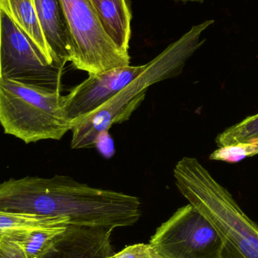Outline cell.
<instances>
[{"instance_id":"cell-7","label":"cell","mask_w":258,"mask_h":258,"mask_svg":"<svg viewBox=\"0 0 258 258\" xmlns=\"http://www.w3.org/2000/svg\"><path fill=\"white\" fill-rule=\"evenodd\" d=\"M146 68L147 64L129 65L101 74H89L86 80L63 96L65 113L72 127L76 121L90 114L113 98L141 75Z\"/></svg>"},{"instance_id":"cell-4","label":"cell","mask_w":258,"mask_h":258,"mask_svg":"<svg viewBox=\"0 0 258 258\" xmlns=\"http://www.w3.org/2000/svg\"><path fill=\"white\" fill-rule=\"evenodd\" d=\"M61 3L71 31L74 68L91 74L130 65V56L109 37L89 0Z\"/></svg>"},{"instance_id":"cell-6","label":"cell","mask_w":258,"mask_h":258,"mask_svg":"<svg viewBox=\"0 0 258 258\" xmlns=\"http://www.w3.org/2000/svg\"><path fill=\"white\" fill-rule=\"evenodd\" d=\"M63 69L51 64L28 36L0 11V78L60 90Z\"/></svg>"},{"instance_id":"cell-12","label":"cell","mask_w":258,"mask_h":258,"mask_svg":"<svg viewBox=\"0 0 258 258\" xmlns=\"http://www.w3.org/2000/svg\"><path fill=\"white\" fill-rule=\"evenodd\" d=\"M63 225H70L69 221L63 218H49L32 214L0 212V239Z\"/></svg>"},{"instance_id":"cell-10","label":"cell","mask_w":258,"mask_h":258,"mask_svg":"<svg viewBox=\"0 0 258 258\" xmlns=\"http://www.w3.org/2000/svg\"><path fill=\"white\" fill-rule=\"evenodd\" d=\"M109 37L129 54L132 14L126 0H89Z\"/></svg>"},{"instance_id":"cell-17","label":"cell","mask_w":258,"mask_h":258,"mask_svg":"<svg viewBox=\"0 0 258 258\" xmlns=\"http://www.w3.org/2000/svg\"><path fill=\"white\" fill-rule=\"evenodd\" d=\"M1 258H28L22 247L10 238L0 239Z\"/></svg>"},{"instance_id":"cell-5","label":"cell","mask_w":258,"mask_h":258,"mask_svg":"<svg viewBox=\"0 0 258 258\" xmlns=\"http://www.w3.org/2000/svg\"><path fill=\"white\" fill-rule=\"evenodd\" d=\"M150 244L162 258H221L224 248L215 227L190 204L163 223Z\"/></svg>"},{"instance_id":"cell-18","label":"cell","mask_w":258,"mask_h":258,"mask_svg":"<svg viewBox=\"0 0 258 258\" xmlns=\"http://www.w3.org/2000/svg\"><path fill=\"white\" fill-rule=\"evenodd\" d=\"M182 1L203 2V0H182Z\"/></svg>"},{"instance_id":"cell-8","label":"cell","mask_w":258,"mask_h":258,"mask_svg":"<svg viewBox=\"0 0 258 258\" xmlns=\"http://www.w3.org/2000/svg\"><path fill=\"white\" fill-rule=\"evenodd\" d=\"M113 229L100 226L70 224L43 258H108L114 254Z\"/></svg>"},{"instance_id":"cell-19","label":"cell","mask_w":258,"mask_h":258,"mask_svg":"<svg viewBox=\"0 0 258 258\" xmlns=\"http://www.w3.org/2000/svg\"><path fill=\"white\" fill-rule=\"evenodd\" d=\"M0 258H1V255H0Z\"/></svg>"},{"instance_id":"cell-1","label":"cell","mask_w":258,"mask_h":258,"mask_svg":"<svg viewBox=\"0 0 258 258\" xmlns=\"http://www.w3.org/2000/svg\"><path fill=\"white\" fill-rule=\"evenodd\" d=\"M215 21L194 26L187 33L168 45L157 57L147 63L145 71L132 80L119 93L90 114L73 124L72 149L96 147L101 136L113 124L128 120L141 105L147 89L159 82L178 76L189 57L205 42L200 36Z\"/></svg>"},{"instance_id":"cell-11","label":"cell","mask_w":258,"mask_h":258,"mask_svg":"<svg viewBox=\"0 0 258 258\" xmlns=\"http://www.w3.org/2000/svg\"><path fill=\"white\" fill-rule=\"evenodd\" d=\"M0 11L4 12L28 36L51 64L56 65L51 60L45 43L39 25L34 0H0Z\"/></svg>"},{"instance_id":"cell-16","label":"cell","mask_w":258,"mask_h":258,"mask_svg":"<svg viewBox=\"0 0 258 258\" xmlns=\"http://www.w3.org/2000/svg\"><path fill=\"white\" fill-rule=\"evenodd\" d=\"M108 258H162L150 244L129 245Z\"/></svg>"},{"instance_id":"cell-13","label":"cell","mask_w":258,"mask_h":258,"mask_svg":"<svg viewBox=\"0 0 258 258\" xmlns=\"http://www.w3.org/2000/svg\"><path fill=\"white\" fill-rule=\"evenodd\" d=\"M69 225L58 226L34 230L14 237L28 258H43L50 251L57 238L66 231Z\"/></svg>"},{"instance_id":"cell-2","label":"cell","mask_w":258,"mask_h":258,"mask_svg":"<svg viewBox=\"0 0 258 258\" xmlns=\"http://www.w3.org/2000/svg\"><path fill=\"white\" fill-rule=\"evenodd\" d=\"M174 177L180 194L221 236V258H258L257 226L198 159L182 158L174 166Z\"/></svg>"},{"instance_id":"cell-15","label":"cell","mask_w":258,"mask_h":258,"mask_svg":"<svg viewBox=\"0 0 258 258\" xmlns=\"http://www.w3.org/2000/svg\"><path fill=\"white\" fill-rule=\"evenodd\" d=\"M258 154V143L238 144L219 147L211 154L212 160L237 162Z\"/></svg>"},{"instance_id":"cell-9","label":"cell","mask_w":258,"mask_h":258,"mask_svg":"<svg viewBox=\"0 0 258 258\" xmlns=\"http://www.w3.org/2000/svg\"><path fill=\"white\" fill-rule=\"evenodd\" d=\"M34 4L51 60L63 68L72 60L73 45L61 0H34Z\"/></svg>"},{"instance_id":"cell-3","label":"cell","mask_w":258,"mask_h":258,"mask_svg":"<svg viewBox=\"0 0 258 258\" xmlns=\"http://www.w3.org/2000/svg\"><path fill=\"white\" fill-rule=\"evenodd\" d=\"M0 124L5 133L26 144L60 140L72 129L60 90L1 78Z\"/></svg>"},{"instance_id":"cell-14","label":"cell","mask_w":258,"mask_h":258,"mask_svg":"<svg viewBox=\"0 0 258 258\" xmlns=\"http://www.w3.org/2000/svg\"><path fill=\"white\" fill-rule=\"evenodd\" d=\"M250 143H258V113L226 129L216 138L218 147Z\"/></svg>"}]
</instances>
